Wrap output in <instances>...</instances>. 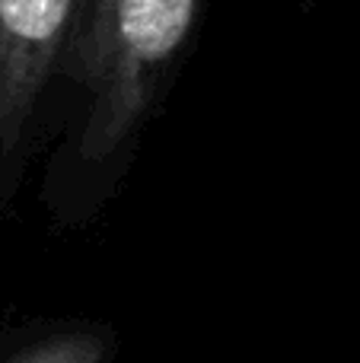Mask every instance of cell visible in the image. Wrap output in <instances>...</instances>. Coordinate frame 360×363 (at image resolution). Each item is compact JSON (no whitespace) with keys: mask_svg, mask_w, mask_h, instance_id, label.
<instances>
[{"mask_svg":"<svg viewBox=\"0 0 360 363\" xmlns=\"http://www.w3.org/2000/svg\"><path fill=\"white\" fill-rule=\"evenodd\" d=\"M195 16L198 0H77L64 57L89 93L83 157H112L134 134Z\"/></svg>","mask_w":360,"mask_h":363,"instance_id":"cell-1","label":"cell"},{"mask_svg":"<svg viewBox=\"0 0 360 363\" xmlns=\"http://www.w3.org/2000/svg\"><path fill=\"white\" fill-rule=\"evenodd\" d=\"M77 0H0V176L13 163L48 77L64 61Z\"/></svg>","mask_w":360,"mask_h":363,"instance_id":"cell-2","label":"cell"},{"mask_svg":"<svg viewBox=\"0 0 360 363\" xmlns=\"http://www.w3.org/2000/svg\"><path fill=\"white\" fill-rule=\"evenodd\" d=\"M16 363H96V351L83 341H51L19 357Z\"/></svg>","mask_w":360,"mask_h":363,"instance_id":"cell-3","label":"cell"}]
</instances>
